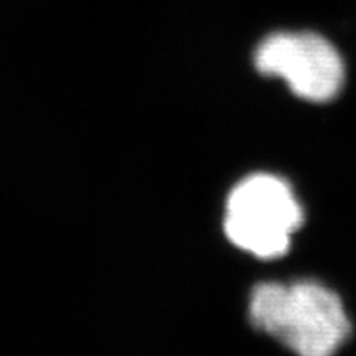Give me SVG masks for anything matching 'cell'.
Listing matches in <instances>:
<instances>
[{"label": "cell", "mask_w": 356, "mask_h": 356, "mask_svg": "<svg viewBox=\"0 0 356 356\" xmlns=\"http://www.w3.org/2000/svg\"><path fill=\"white\" fill-rule=\"evenodd\" d=\"M245 322L289 356H338L355 331L342 293L311 275L254 280Z\"/></svg>", "instance_id": "1"}, {"label": "cell", "mask_w": 356, "mask_h": 356, "mask_svg": "<svg viewBox=\"0 0 356 356\" xmlns=\"http://www.w3.org/2000/svg\"><path fill=\"white\" fill-rule=\"evenodd\" d=\"M307 220V209L289 177L253 169L225 191L220 211L222 236L242 257L278 264L291 254Z\"/></svg>", "instance_id": "2"}, {"label": "cell", "mask_w": 356, "mask_h": 356, "mask_svg": "<svg viewBox=\"0 0 356 356\" xmlns=\"http://www.w3.org/2000/svg\"><path fill=\"white\" fill-rule=\"evenodd\" d=\"M251 66L293 99L311 106L331 104L349 79L346 55L329 35L314 28H277L264 33L251 49Z\"/></svg>", "instance_id": "3"}]
</instances>
